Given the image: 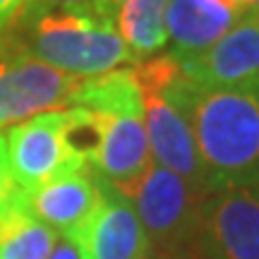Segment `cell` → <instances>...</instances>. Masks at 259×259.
Masks as SVG:
<instances>
[{
  "instance_id": "8992f818",
  "label": "cell",
  "mask_w": 259,
  "mask_h": 259,
  "mask_svg": "<svg viewBox=\"0 0 259 259\" xmlns=\"http://www.w3.org/2000/svg\"><path fill=\"white\" fill-rule=\"evenodd\" d=\"M79 82L27 53L0 56V130L72 106Z\"/></svg>"
},
{
  "instance_id": "ac0fdd59",
  "label": "cell",
  "mask_w": 259,
  "mask_h": 259,
  "mask_svg": "<svg viewBox=\"0 0 259 259\" xmlns=\"http://www.w3.org/2000/svg\"><path fill=\"white\" fill-rule=\"evenodd\" d=\"M48 259H79V252L74 247V242L67 238V235H58L56 245H53V250L48 254Z\"/></svg>"
},
{
  "instance_id": "ba28073f",
  "label": "cell",
  "mask_w": 259,
  "mask_h": 259,
  "mask_svg": "<svg viewBox=\"0 0 259 259\" xmlns=\"http://www.w3.org/2000/svg\"><path fill=\"white\" fill-rule=\"evenodd\" d=\"M65 235L74 242L79 259H149L151 252L132 204L103 178L92 213Z\"/></svg>"
},
{
  "instance_id": "ffe728a7",
  "label": "cell",
  "mask_w": 259,
  "mask_h": 259,
  "mask_svg": "<svg viewBox=\"0 0 259 259\" xmlns=\"http://www.w3.org/2000/svg\"><path fill=\"white\" fill-rule=\"evenodd\" d=\"M101 3H103V8H106V12L113 17V10H115V5H118L120 0H101Z\"/></svg>"
},
{
  "instance_id": "44dd1931",
  "label": "cell",
  "mask_w": 259,
  "mask_h": 259,
  "mask_svg": "<svg viewBox=\"0 0 259 259\" xmlns=\"http://www.w3.org/2000/svg\"><path fill=\"white\" fill-rule=\"evenodd\" d=\"M242 8H254V5H259V0H240Z\"/></svg>"
},
{
  "instance_id": "30bf717a",
  "label": "cell",
  "mask_w": 259,
  "mask_h": 259,
  "mask_svg": "<svg viewBox=\"0 0 259 259\" xmlns=\"http://www.w3.org/2000/svg\"><path fill=\"white\" fill-rule=\"evenodd\" d=\"M101 197V178L92 166L58 176L36 190H17L12 204L46 223L56 233H70L92 213Z\"/></svg>"
},
{
  "instance_id": "7402d4cb",
  "label": "cell",
  "mask_w": 259,
  "mask_h": 259,
  "mask_svg": "<svg viewBox=\"0 0 259 259\" xmlns=\"http://www.w3.org/2000/svg\"><path fill=\"white\" fill-rule=\"evenodd\" d=\"M250 183H254V185H259V170H257V173H254V176L250 178Z\"/></svg>"
},
{
  "instance_id": "5b68a950",
  "label": "cell",
  "mask_w": 259,
  "mask_h": 259,
  "mask_svg": "<svg viewBox=\"0 0 259 259\" xmlns=\"http://www.w3.org/2000/svg\"><path fill=\"white\" fill-rule=\"evenodd\" d=\"M132 74L142 94V120L154 163L185 178L197 190L211 192L185 115L168 101V96L144 60L132 65Z\"/></svg>"
},
{
  "instance_id": "3957f363",
  "label": "cell",
  "mask_w": 259,
  "mask_h": 259,
  "mask_svg": "<svg viewBox=\"0 0 259 259\" xmlns=\"http://www.w3.org/2000/svg\"><path fill=\"white\" fill-rule=\"evenodd\" d=\"M132 204L149 238V257L170 259L192 250L202 213V192L168 168L151 166L127 185L115 187Z\"/></svg>"
},
{
  "instance_id": "6da1fadb",
  "label": "cell",
  "mask_w": 259,
  "mask_h": 259,
  "mask_svg": "<svg viewBox=\"0 0 259 259\" xmlns=\"http://www.w3.org/2000/svg\"><path fill=\"white\" fill-rule=\"evenodd\" d=\"M144 63L185 115L209 190L250 180L259 170V77L231 87H199L170 53Z\"/></svg>"
},
{
  "instance_id": "5bb4252c",
  "label": "cell",
  "mask_w": 259,
  "mask_h": 259,
  "mask_svg": "<svg viewBox=\"0 0 259 259\" xmlns=\"http://www.w3.org/2000/svg\"><path fill=\"white\" fill-rule=\"evenodd\" d=\"M56 240L53 228L15 204L0 219V259H48Z\"/></svg>"
},
{
  "instance_id": "9a60e30c",
  "label": "cell",
  "mask_w": 259,
  "mask_h": 259,
  "mask_svg": "<svg viewBox=\"0 0 259 259\" xmlns=\"http://www.w3.org/2000/svg\"><path fill=\"white\" fill-rule=\"evenodd\" d=\"M22 8H60V10H72V12H87V15L111 17L106 12L101 0H24Z\"/></svg>"
},
{
  "instance_id": "52a82bcc",
  "label": "cell",
  "mask_w": 259,
  "mask_h": 259,
  "mask_svg": "<svg viewBox=\"0 0 259 259\" xmlns=\"http://www.w3.org/2000/svg\"><path fill=\"white\" fill-rule=\"evenodd\" d=\"M65 111H51L8 130V163L17 190H36L53 178L87 166L70 151L65 142Z\"/></svg>"
},
{
  "instance_id": "7c38bea8",
  "label": "cell",
  "mask_w": 259,
  "mask_h": 259,
  "mask_svg": "<svg viewBox=\"0 0 259 259\" xmlns=\"http://www.w3.org/2000/svg\"><path fill=\"white\" fill-rule=\"evenodd\" d=\"M99 120L101 139L89 166L113 187L137 180L154 163L142 113H99Z\"/></svg>"
},
{
  "instance_id": "d6986e66",
  "label": "cell",
  "mask_w": 259,
  "mask_h": 259,
  "mask_svg": "<svg viewBox=\"0 0 259 259\" xmlns=\"http://www.w3.org/2000/svg\"><path fill=\"white\" fill-rule=\"evenodd\" d=\"M170 259H204V257L197 252V247H192V250L183 252V254H176V257H170Z\"/></svg>"
},
{
  "instance_id": "277c9868",
  "label": "cell",
  "mask_w": 259,
  "mask_h": 259,
  "mask_svg": "<svg viewBox=\"0 0 259 259\" xmlns=\"http://www.w3.org/2000/svg\"><path fill=\"white\" fill-rule=\"evenodd\" d=\"M194 247L204 259H259V185L213 187L204 197Z\"/></svg>"
},
{
  "instance_id": "e0dca14e",
  "label": "cell",
  "mask_w": 259,
  "mask_h": 259,
  "mask_svg": "<svg viewBox=\"0 0 259 259\" xmlns=\"http://www.w3.org/2000/svg\"><path fill=\"white\" fill-rule=\"evenodd\" d=\"M22 5H24V0H0V56L8 53L10 31H12V24H15Z\"/></svg>"
},
{
  "instance_id": "8fae6325",
  "label": "cell",
  "mask_w": 259,
  "mask_h": 259,
  "mask_svg": "<svg viewBox=\"0 0 259 259\" xmlns=\"http://www.w3.org/2000/svg\"><path fill=\"white\" fill-rule=\"evenodd\" d=\"M240 0H168L166 31L170 56L185 63L226 36L245 15Z\"/></svg>"
},
{
  "instance_id": "2e32d148",
  "label": "cell",
  "mask_w": 259,
  "mask_h": 259,
  "mask_svg": "<svg viewBox=\"0 0 259 259\" xmlns=\"http://www.w3.org/2000/svg\"><path fill=\"white\" fill-rule=\"evenodd\" d=\"M17 185L12 183L10 176V163H8V147H5V135H0V219L8 213V209L12 206Z\"/></svg>"
},
{
  "instance_id": "7a4b0ae2",
  "label": "cell",
  "mask_w": 259,
  "mask_h": 259,
  "mask_svg": "<svg viewBox=\"0 0 259 259\" xmlns=\"http://www.w3.org/2000/svg\"><path fill=\"white\" fill-rule=\"evenodd\" d=\"M8 53H27L82 79L135 65L111 17L60 8L19 10Z\"/></svg>"
},
{
  "instance_id": "9c48e42d",
  "label": "cell",
  "mask_w": 259,
  "mask_h": 259,
  "mask_svg": "<svg viewBox=\"0 0 259 259\" xmlns=\"http://www.w3.org/2000/svg\"><path fill=\"white\" fill-rule=\"evenodd\" d=\"M180 67L199 87H231L259 77V5L247 8L226 36Z\"/></svg>"
},
{
  "instance_id": "4fadbf2b",
  "label": "cell",
  "mask_w": 259,
  "mask_h": 259,
  "mask_svg": "<svg viewBox=\"0 0 259 259\" xmlns=\"http://www.w3.org/2000/svg\"><path fill=\"white\" fill-rule=\"evenodd\" d=\"M168 0H120L113 10V27L135 63L158 56L168 46Z\"/></svg>"
}]
</instances>
